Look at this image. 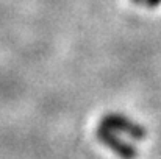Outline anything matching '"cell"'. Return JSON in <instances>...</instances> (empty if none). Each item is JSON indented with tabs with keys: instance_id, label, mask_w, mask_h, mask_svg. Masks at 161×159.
<instances>
[{
	"instance_id": "obj_4",
	"label": "cell",
	"mask_w": 161,
	"mask_h": 159,
	"mask_svg": "<svg viewBox=\"0 0 161 159\" xmlns=\"http://www.w3.org/2000/svg\"><path fill=\"white\" fill-rule=\"evenodd\" d=\"M133 2H135V3H141L142 0H133Z\"/></svg>"
},
{
	"instance_id": "obj_2",
	"label": "cell",
	"mask_w": 161,
	"mask_h": 159,
	"mask_svg": "<svg viewBox=\"0 0 161 159\" xmlns=\"http://www.w3.org/2000/svg\"><path fill=\"white\" fill-rule=\"evenodd\" d=\"M100 125L107 126L109 130H114L116 133L120 131V133H125L128 134L131 139H136V140H141L147 136V130L142 126V125H138L135 122H131L130 119H127L125 115L122 114H116V112H109L105 114L102 119H100Z\"/></svg>"
},
{
	"instance_id": "obj_3",
	"label": "cell",
	"mask_w": 161,
	"mask_h": 159,
	"mask_svg": "<svg viewBox=\"0 0 161 159\" xmlns=\"http://www.w3.org/2000/svg\"><path fill=\"white\" fill-rule=\"evenodd\" d=\"M144 2H146V5H147L149 8H157L161 3V0H144Z\"/></svg>"
},
{
	"instance_id": "obj_1",
	"label": "cell",
	"mask_w": 161,
	"mask_h": 159,
	"mask_svg": "<svg viewBox=\"0 0 161 159\" xmlns=\"http://www.w3.org/2000/svg\"><path fill=\"white\" fill-rule=\"evenodd\" d=\"M96 134H97L99 140H100L103 145H107L108 148H111L119 158L135 159L138 156L136 147L131 145V144H128V142H125L122 137H119L114 130H109V128L103 126V125H99Z\"/></svg>"
}]
</instances>
